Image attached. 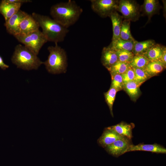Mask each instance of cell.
I'll return each mask as SVG.
<instances>
[{
    "label": "cell",
    "instance_id": "obj_1",
    "mask_svg": "<svg viewBox=\"0 0 166 166\" xmlns=\"http://www.w3.org/2000/svg\"><path fill=\"white\" fill-rule=\"evenodd\" d=\"M83 11L75 1L69 0L52 6L50 14L53 19L68 29L77 21Z\"/></svg>",
    "mask_w": 166,
    "mask_h": 166
},
{
    "label": "cell",
    "instance_id": "obj_2",
    "mask_svg": "<svg viewBox=\"0 0 166 166\" xmlns=\"http://www.w3.org/2000/svg\"><path fill=\"white\" fill-rule=\"evenodd\" d=\"M32 15L42 28V32L48 41L57 44L64 41L69 32L68 28L48 16L34 12Z\"/></svg>",
    "mask_w": 166,
    "mask_h": 166
},
{
    "label": "cell",
    "instance_id": "obj_3",
    "mask_svg": "<svg viewBox=\"0 0 166 166\" xmlns=\"http://www.w3.org/2000/svg\"><path fill=\"white\" fill-rule=\"evenodd\" d=\"M11 61L17 68L27 70L37 69L43 63L32 51L20 44L15 46Z\"/></svg>",
    "mask_w": 166,
    "mask_h": 166
},
{
    "label": "cell",
    "instance_id": "obj_4",
    "mask_svg": "<svg viewBox=\"0 0 166 166\" xmlns=\"http://www.w3.org/2000/svg\"><path fill=\"white\" fill-rule=\"evenodd\" d=\"M49 52L47 59L43 64L49 73L56 74L65 73L67 66V56L65 50L55 44L47 48Z\"/></svg>",
    "mask_w": 166,
    "mask_h": 166
},
{
    "label": "cell",
    "instance_id": "obj_5",
    "mask_svg": "<svg viewBox=\"0 0 166 166\" xmlns=\"http://www.w3.org/2000/svg\"><path fill=\"white\" fill-rule=\"evenodd\" d=\"M20 42L37 55L43 45L48 41L39 30L26 34H19L14 37Z\"/></svg>",
    "mask_w": 166,
    "mask_h": 166
},
{
    "label": "cell",
    "instance_id": "obj_6",
    "mask_svg": "<svg viewBox=\"0 0 166 166\" xmlns=\"http://www.w3.org/2000/svg\"><path fill=\"white\" fill-rule=\"evenodd\" d=\"M140 9L136 1L121 0L119 1L117 11L122 14L124 19L135 22L140 16Z\"/></svg>",
    "mask_w": 166,
    "mask_h": 166
},
{
    "label": "cell",
    "instance_id": "obj_7",
    "mask_svg": "<svg viewBox=\"0 0 166 166\" xmlns=\"http://www.w3.org/2000/svg\"><path fill=\"white\" fill-rule=\"evenodd\" d=\"M91 7L93 11L100 17H109L111 13L116 10L119 1L117 0H91Z\"/></svg>",
    "mask_w": 166,
    "mask_h": 166
},
{
    "label": "cell",
    "instance_id": "obj_8",
    "mask_svg": "<svg viewBox=\"0 0 166 166\" xmlns=\"http://www.w3.org/2000/svg\"><path fill=\"white\" fill-rule=\"evenodd\" d=\"M132 144L131 139L123 136L105 148L109 154L118 157L127 152L128 150Z\"/></svg>",
    "mask_w": 166,
    "mask_h": 166
},
{
    "label": "cell",
    "instance_id": "obj_9",
    "mask_svg": "<svg viewBox=\"0 0 166 166\" xmlns=\"http://www.w3.org/2000/svg\"><path fill=\"white\" fill-rule=\"evenodd\" d=\"M28 14L20 9L12 16L4 24L7 32L15 37L20 34V24Z\"/></svg>",
    "mask_w": 166,
    "mask_h": 166
},
{
    "label": "cell",
    "instance_id": "obj_10",
    "mask_svg": "<svg viewBox=\"0 0 166 166\" xmlns=\"http://www.w3.org/2000/svg\"><path fill=\"white\" fill-rule=\"evenodd\" d=\"M123 136L117 133L111 126L105 128L101 136L97 140L98 144L103 148L112 144Z\"/></svg>",
    "mask_w": 166,
    "mask_h": 166
},
{
    "label": "cell",
    "instance_id": "obj_11",
    "mask_svg": "<svg viewBox=\"0 0 166 166\" xmlns=\"http://www.w3.org/2000/svg\"><path fill=\"white\" fill-rule=\"evenodd\" d=\"M39 25L32 15L28 14L22 21L19 34H26L39 30Z\"/></svg>",
    "mask_w": 166,
    "mask_h": 166
},
{
    "label": "cell",
    "instance_id": "obj_12",
    "mask_svg": "<svg viewBox=\"0 0 166 166\" xmlns=\"http://www.w3.org/2000/svg\"><path fill=\"white\" fill-rule=\"evenodd\" d=\"M116 51L110 46L103 48L101 57V61L107 69L118 61Z\"/></svg>",
    "mask_w": 166,
    "mask_h": 166
},
{
    "label": "cell",
    "instance_id": "obj_13",
    "mask_svg": "<svg viewBox=\"0 0 166 166\" xmlns=\"http://www.w3.org/2000/svg\"><path fill=\"white\" fill-rule=\"evenodd\" d=\"M134 151H144L156 153H166V149L163 146L157 143L145 144L140 143L136 145L132 144L127 152Z\"/></svg>",
    "mask_w": 166,
    "mask_h": 166
},
{
    "label": "cell",
    "instance_id": "obj_14",
    "mask_svg": "<svg viewBox=\"0 0 166 166\" xmlns=\"http://www.w3.org/2000/svg\"><path fill=\"white\" fill-rule=\"evenodd\" d=\"M21 4L9 2L6 0H2L0 3V13L6 22L20 9Z\"/></svg>",
    "mask_w": 166,
    "mask_h": 166
},
{
    "label": "cell",
    "instance_id": "obj_15",
    "mask_svg": "<svg viewBox=\"0 0 166 166\" xmlns=\"http://www.w3.org/2000/svg\"><path fill=\"white\" fill-rule=\"evenodd\" d=\"M109 17L112 24L113 34L112 41H113L120 38V32L123 18L116 10L112 12Z\"/></svg>",
    "mask_w": 166,
    "mask_h": 166
},
{
    "label": "cell",
    "instance_id": "obj_16",
    "mask_svg": "<svg viewBox=\"0 0 166 166\" xmlns=\"http://www.w3.org/2000/svg\"><path fill=\"white\" fill-rule=\"evenodd\" d=\"M156 44L155 41L152 39L140 42L135 40L132 52L135 55H143Z\"/></svg>",
    "mask_w": 166,
    "mask_h": 166
},
{
    "label": "cell",
    "instance_id": "obj_17",
    "mask_svg": "<svg viewBox=\"0 0 166 166\" xmlns=\"http://www.w3.org/2000/svg\"><path fill=\"white\" fill-rule=\"evenodd\" d=\"M142 7L143 13L148 17L149 21L151 17L159 11L160 5L158 0H144Z\"/></svg>",
    "mask_w": 166,
    "mask_h": 166
},
{
    "label": "cell",
    "instance_id": "obj_18",
    "mask_svg": "<svg viewBox=\"0 0 166 166\" xmlns=\"http://www.w3.org/2000/svg\"><path fill=\"white\" fill-rule=\"evenodd\" d=\"M117 133L130 139L132 137V130L135 127L133 123H128L124 121L111 126Z\"/></svg>",
    "mask_w": 166,
    "mask_h": 166
},
{
    "label": "cell",
    "instance_id": "obj_19",
    "mask_svg": "<svg viewBox=\"0 0 166 166\" xmlns=\"http://www.w3.org/2000/svg\"><path fill=\"white\" fill-rule=\"evenodd\" d=\"M140 85L133 81L124 84L123 89L132 100L135 101L140 95L141 92L139 88Z\"/></svg>",
    "mask_w": 166,
    "mask_h": 166
},
{
    "label": "cell",
    "instance_id": "obj_20",
    "mask_svg": "<svg viewBox=\"0 0 166 166\" xmlns=\"http://www.w3.org/2000/svg\"><path fill=\"white\" fill-rule=\"evenodd\" d=\"M164 46L156 43L144 55L150 61H159L162 55Z\"/></svg>",
    "mask_w": 166,
    "mask_h": 166
},
{
    "label": "cell",
    "instance_id": "obj_21",
    "mask_svg": "<svg viewBox=\"0 0 166 166\" xmlns=\"http://www.w3.org/2000/svg\"><path fill=\"white\" fill-rule=\"evenodd\" d=\"M134 41H126L120 38L115 41H112L109 45L116 51L126 50L132 52Z\"/></svg>",
    "mask_w": 166,
    "mask_h": 166
},
{
    "label": "cell",
    "instance_id": "obj_22",
    "mask_svg": "<svg viewBox=\"0 0 166 166\" xmlns=\"http://www.w3.org/2000/svg\"><path fill=\"white\" fill-rule=\"evenodd\" d=\"M165 68L160 61H152L149 62L144 69L151 77L161 73Z\"/></svg>",
    "mask_w": 166,
    "mask_h": 166
},
{
    "label": "cell",
    "instance_id": "obj_23",
    "mask_svg": "<svg viewBox=\"0 0 166 166\" xmlns=\"http://www.w3.org/2000/svg\"><path fill=\"white\" fill-rule=\"evenodd\" d=\"M130 26V21L126 19L123 20L120 32V37L121 39L128 41L135 40L131 34Z\"/></svg>",
    "mask_w": 166,
    "mask_h": 166
},
{
    "label": "cell",
    "instance_id": "obj_24",
    "mask_svg": "<svg viewBox=\"0 0 166 166\" xmlns=\"http://www.w3.org/2000/svg\"><path fill=\"white\" fill-rule=\"evenodd\" d=\"M130 67L129 64L118 61L107 69L111 76L115 74H122L124 73Z\"/></svg>",
    "mask_w": 166,
    "mask_h": 166
},
{
    "label": "cell",
    "instance_id": "obj_25",
    "mask_svg": "<svg viewBox=\"0 0 166 166\" xmlns=\"http://www.w3.org/2000/svg\"><path fill=\"white\" fill-rule=\"evenodd\" d=\"M150 61L145 56L141 55H134L129 64L130 67L144 69Z\"/></svg>",
    "mask_w": 166,
    "mask_h": 166
},
{
    "label": "cell",
    "instance_id": "obj_26",
    "mask_svg": "<svg viewBox=\"0 0 166 166\" xmlns=\"http://www.w3.org/2000/svg\"><path fill=\"white\" fill-rule=\"evenodd\" d=\"M117 92L115 89L110 87L108 91L104 93L105 101L109 107L111 114L113 117V105Z\"/></svg>",
    "mask_w": 166,
    "mask_h": 166
},
{
    "label": "cell",
    "instance_id": "obj_27",
    "mask_svg": "<svg viewBox=\"0 0 166 166\" xmlns=\"http://www.w3.org/2000/svg\"><path fill=\"white\" fill-rule=\"evenodd\" d=\"M132 68L134 73V81L140 85L151 77L144 69L135 68Z\"/></svg>",
    "mask_w": 166,
    "mask_h": 166
},
{
    "label": "cell",
    "instance_id": "obj_28",
    "mask_svg": "<svg viewBox=\"0 0 166 166\" xmlns=\"http://www.w3.org/2000/svg\"><path fill=\"white\" fill-rule=\"evenodd\" d=\"M118 61L129 64L132 59L134 54L131 51L126 50L116 51Z\"/></svg>",
    "mask_w": 166,
    "mask_h": 166
},
{
    "label": "cell",
    "instance_id": "obj_29",
    "mask_svg": "<svg viewBox=\"0 0 166 166\" xmlns=\"http://www.w3.org/2000/svg\"><path fill=\"white\" fill-rule=\"evenodd\" d=\"M110 87L115 89L117 91L123 89L124 83L121 74H115L111 76Z\"/></svg>",
    "mask_w": 166,
    "mask_h": 166
},
{
    "label": "cell",
    "instance_id": "obj_30",
    "mask_svg": "<svg viewBox=\"0 0 166 166\" xmlns=\"http://www.w3.org/2000/svg\"><path fill=\"white\" fill-rule=\"evenodd\" d=\"M121 75L124 84L128 82L134 81V73L133 69L131 67L124 73Z\"/></svg>",
    "mask_w": 166,
    "mask_h": 166
},
{
    "label": "cell",
    "instance_id": "obj_31",
    "mask_svg": "<svg viewBox=\"0 0 166 166\" xmlns=\"http://www.w3.org/2000/svg\"><path fill=\"white\" fill-rule=\"evenodd\" d=\"M166 48L165 46H164L162 55L159 61L161 62L165 67H166Z\"/></svg>",
    "mask_w": 166,
    "mask_h": 166
},
{
    "label": "cell",
    "instance_id": "obj_32",
    "mask_svg": "<svg viewBox=\"0 0 166 166\" xmlns=\"http://www.w3.org/2000/svg\"><path fill=\"white\" fill-rule=\"evenodd\" d=\"M9 2L14 3L22 5L23 3L30 2L32 1L30 0H6Z\"/></svg>",
    "mask_w": 166,
    "mask_h": 166
},
{
    "label": "cell",
    "instance_id": "obj_33",
    "mask_svg": "<svg viewBox=\"0 0 166 166\" xmlns=\"http://www.w3.org/2000/svg\"><path fill=\"white\" fill-rule=\"evenodd\" d=\"M9 67V65L4 63L2 57L0 55V68L3 70H5Z\"/></svg>",
    "mask_w": 166,
    "mask_h": 166
}]
</instances>
